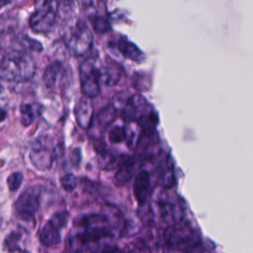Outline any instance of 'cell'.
<instances>
[{"mask_svg": "<svg viewBox=\"0 0 253 253\" xmlns=\"http://www.w3.org/2000/svg\"><path fill=\"white\" fill-rule=\"evenodd\" d=\"M109 140L112 143H120L126 140V128L120 126H113L109 131Z\"/></svg>", "mask_w": 253, "mask_h": 253, "instance_id": "cell-21", "label": "cell"}, {"mask_svg": "<svg viewBox=\"0 0 253 253\" xmlns=\"http://www.w3.org/2000/svg\"><path fill=\"white\" fill-rule=\"evenodd\" d=\"M40 207V187L27 188L15 203L16 214L24 220H32Z\"/></svg>", "mask_w": 253, "mask_h": 253, "instance_id": "cell-6", "label": "cell"}, {"mask_svg": "<svg viewBox=\"0 0 253 253\" xmlns=\"http://www.w3.org/2000/svg\"><path fill=\"white\" fill-rule=\"evenodd\" d=\"M23 174L21 172H14L12 173L8 178H7V185L8 188L11 192L17 191L20 186L22 185V181H23Z\"/></svg>", "mask_w": 253, "mask_h": 253, "instance_id": "cell-22", "label": "cell"}, {"mask_svg": "<svg viewBox=\"0 0 253 253\" xmlns=\"http://www.w3.org/2000/svg\"><path fill=\"white\" fill-rule=\"evenodd\" d=\"M63 67L60 62H52L49 64L43 73V82L47 87H53L59 75L62 73Z\"/></svg>", "mask_w": 253, "mask_h": 253, "instance_id": "cell-18", "label": "cell"}, {"mask_svg": "<svg viewBox=\"0 0 253 253\" xmlns=\"http://www.w3.org/2000/svg\"><path fill=\"white\" fill-rule=\"evenodd\" d=\"M57 4L54 1L41 2L30 18V27L36 33L49 32L56 19Z\"/></svg>", "mask_w": 253, "mask_h": 253, "instance_id": "cell-4", "label": "cell"}, {"mask_svg": "<svg viewBox=\"0 0 253 253\" xmlns=\"http://www.w3.org/2000/svg\"><path fill=\"white\" fill-rule=\"evenodd\" d=\"M100 253H123V252L118 246L109 245V246H106L104 249H102Z\"/></svg>", "mask_w": 253, "mask_h": 253, "instance_id": "cell-27", "label": "cell"}, {"mask_svg": "<svg viewBox=\"0 0 253 253\" xmlns=\"http://www.w3.org/2000/svg\"><path fill=\"white\" fill-rule=\"evenodd\" d=\"M117 48L125 57L132 61L139 63L145 59L144 53L138 48V46L125 37H122L118 41Z\"/></svg>", "mask_w": 253, "mask_h": 253, "instance_id": "cell-12", "label": "cell"}, {"mask_svg": "<svg viewBox=\"0 0 253 253\" xmlns=\"http://www.w3.org/2000/svg\"><path fill=\"white\" fill-rule=\"evenodd\" d=\"M60 183L65 191L71 192L77 186V178L73 174H66L60 178Z\"/></svg>", "mask_w": 253, "mask_h": 253, "instance_id": "cell-23", "label": "cell"}, {"mask_svg": "<svg viewBox=\"0 0 253 253\" xmlns=\"http://www.w3.org/2000/svg\"><path fill=\"white\" fill-rule=\"evenodd\" d=\"M62 38L68 49L76 56L87 55L93 48V35L86 23L80 19L65 26Z\"/></svg>", "mask_w": 253, "mask_h": 253, "instance_id": "cell-3", "label": "cell"}, {"mask_svg": "<svg viewBox=\"0 0 253 253\" xmlns=\"http://www.w3.org/2000/svg\"><path fill=\"white\" fill-rule=\"evenodd\" d=\"M165 242L168 253H192L199 246L201 238L190 223L182 220L167 228Z\"/></svg>", "mask_w": 253, "mask_h": 253, "instance_id": "cell-2", "label": "cell"}, {"mask_svg": "<svg viewBox=\"0 0 253 253\" xmlns=\"http://www.w3.org/2000/svg\"><path fill=\"white\" fill-rule=\"evenodd\" d=\"M158 123V116L155 111L149 110L139 121V126L145 135H151L156 128Z\"/></svg>", "mask_w": 253, "mask_h": 253, "instance_id": "cell-17", "label": "cell"}, {"mask_svg": "<svg viewBox=\"0 0 253 253\" xmlns=\"http://www.w3.org/2000/svg\"><path fill=\"white\" fill-rule=\"evenodd\" d=\"M30 157L36 168L40 170H45L51 166L55 158V150L54 148L49 147L45 141H42L39 138L31 150Z\"/></svg>", "mask_w": 253, "mask_h": 253, "instance_id": "cell-8", "label": "cell"}, {"mask_svg": "<svg viewBox=\"0 0 253 253\" xmlns=\"http://www.w3.org/2000/svg\"><path fill=\"white\" fill-rule=\"evenodd\" d=\"M36 70L33 58L23 50L8 52L0 63V79L6 81H24L31 79Z\"/></svg>", "mask_w": 253, "mask_h": 253, "instance_id": "cell-1", "label": "cell"}, {"mask_svg": "<svg viewBox=\"0 0 253 253\" xmlns=\"http://www.w3.org/2000/svg\"><path fill=\"white\" fill-rule=\"evenodd\" d=\"M70 158L74 160V164H78L80 162V151L79 149H74L73 152L70 154Z\"/></svg>", "mask_w": 253, "mask_h": 253, "instance_id": "cell-28", "label": "cell"}, {"mask_svg": "<svg viewBox=\"0 0 253 253\" xmlns=\"http://www.w3.org/2000/svg\"><path fill=\"white\" fill-rule=\"evenodd\" d=\"M134 171V161L127 158L120 162L115 175V181L118 185H124L130 180Z\"/></svg>", "mask_w": 253, "mask_h": 253, "instance_id": "cell-15", "label": "cell"}, {"mask_svg": "<svg viewBox=\"0 0 253 253\" xmlns=\"http://www.w3.org/2000/svg\"><path fill=\"white\" fill-rule=\"evenodd\" d=\"M98 152V163L101 169L103 170H113L115 167L119 166L120 162L115 153H113L111 150L105 148V147H100L97 150Z\"/></svg>", "mask_w": 253, "mask_h": 253, "instance_id": "cell-16", "label": "cell"}, {"mask_svg": "<svg viewBox=\"0 0 253 253\" xmlns=\"http://www.w3.org/2000/svg\"><path fill=\"white\" fill-rule=\"evenodd\" d=\"M126 128V141L128 147H134L137 141V134L136 131L133 130L131 127H125Z\"/></svg>", "mask_w": 253, "mask_h": 253, "instance_id": "cell-26", "label": "cell"}, {"mask_svg": "<svg viewBox=\"0 0 253 253\" xmlns=\"http://www.w3.org/2000/svg\"><path fill=\"white\" fill-rule=\"evenodd\" d=\"M24 234L18 229L2 235L0 231V253H30L23 245Z\"/></svg>", "mask_w": 253, "mask_h": 253, "instance_id": "cell-9", "label": "cell"}, {"mask_svg": "<svg viewBox=\"0 0 253 253\" xmlns=\"http://www.w3.org/2000/svg\"><path fill=\"white\" fill-rule=\"evenodd\" d=\"M74 114L78 125L82 128H89L94 116V109L90 99L87 97L81 98L76 104Z\"/></svg>", "mask_w": 253, "mask_h": 253, "instance_id": "cell-10", "label": "cell"}, {"mask_svg": "<svg viewBox=\"0 0 253 253\" xmlns=\"http://www.w3.org/2000/svg\"><path fill=\"white\" fill-rule=\"evenodd\" d=\"M162 184L166 189H171L173 186H175L176 179H175L172 165H168V169L164 171L162 175Z\"/></svg>", "mask_w": 253, "mask_h": 253, "instance_id": "cell-24", "label": "cell"}, {"mask_svg": "<svg viewBox=\"0 0 253 253\" xmlns=\"http://www.w3.org/2000/svg\"><path fill=\"white\" fill-rule=\"evenodd\" d=\"M6 116L7 113L3 109H0V122H3L6 119Z\"/></svg>", "mask_w": 253, "mask_h": 253, "instance_id": "cell-29", "label": "cell"}, {"mask_svg": "<svg viewBox=\"0 0 253 253\" xmlns=\"http://www.w3.org/2000/svg\"><path fill=\"white\" fill-rule=\"evenodd\" d=\"M8 3H9V2H7V1H3V2L0 1V7H2L3 5H6V4H8Z\"/></svg>", "mask_w": 253, "mask_h": 253, "instance_id": "cell-30", "label": "cell"}, {"mask_svg": "<svg viewBox=\"0 0 253 253\" xmlns=\"http://www.w3.org/2000/svg\"><path fill=\"white\" fill-rule=\"evenodd\" d=\"M149 110L150 107L146 99L140 94H135L127 99L121 113L126 122L133 123L138 122Z\"/></svg>", "mask_w": 253, "mask_h": 253, "instance_id": "cell-7", "label": "cell"}, {"mask_svg": "<svg viewBox=\"0 0 253 253\" xmlns=\"http://www.w3.org/2000/svg\"><path fill=\"white\" fill-rule=\"evenodd\" d=\"M20 113H21V123L25 126H30L34 122L36 117V111L32 104H22L20 107Z\"/></svg>", "mask_w": 253, "mask_h": 253, "instance_id": "cell-20", "label": "cell"}, {"mask_svg": "<svg viewBox=\"0 0 253 253\" xmlns=\"http://www.w3.org/2000/svg\"><path fill=\"white\" fill-rule=\"evenodd\" d=\"M2 58H3V57L1 56V50H0V63H1V61H2Z\"/></svg>", "mask_w": 253, "mask_h": 253, "instance_id": "cell-31", "label": "cell"}, {"mask_svg": "<svg viewBox=\"0 0 253 253\" xmlns=\"http://www.w3.org/2000/svg\"><path fill=\"white\" fill-rule=\"evenodd\" d=\"M117 118V110L113 107V105H108L100 110L97 115L98 123L101 126L106 127L110 126Z\"/></svg>", "mask_w": 253, "mask_h": 253, "instance_id": "cell-19", "label": "cell"}, {"mask_svg": "<svg viewBox=\"0 0 253 253\" xmlns=\"http://www.w3.org/2000/svg\"><path fill=\"white\" fill-rule=\"evenodd\" d=\"M121 75L122 68L114 61L106 63L102 68H100L101 79L108 86L116 85L119 82Z\"/></svg>", "mask_w": 253, "mask_h": 253, "instance_id": "cell-14", "label": "cell"}, {"mask_svg": "<svg viewBox=\"0 0 253 253\" xmlns=\"http://www.w3.org/2000/svg\"><path fill=\"white\" fill-rule=\"evenodd\" d=\"M81 90L85 97L95 98L100 94V69L91 59H87L79 66Z\"/></svg>", "mask_w": 253, "mask_h": 253, "instance_id": "cell-5", "label": "cell"}, {"mask_svg": "<svg viewBox=\"0 0 253 253\" xmlns=\"http://www.w3.org/2000/svg\"><path fill=\"white\" fill-rule=\"evenodd\" d=\"M59 226L50 219L47 221L41 229L39 237L40 241L44 246H53L56 245L60 241V233Z\"/></svg>", "mask_w": 253, "mask_h": 253, "instance_id": "cell-13", "label": "cell"}, {"mask_svg": "<svg viewBox=\"0 0 253 253\" xmlns=\"http://www.w3.org/2000/svg\"><path fill=\"white\" fill-rule=\"evenodd\" d=\"M133 194L138 204L143 205L150 194V177L146 171L139 172L133 182Z\"/></svg>", "mask_w": 253, "mask_h": 253, "instance_id": "cell-11", "label": "cell"}, {"mask_svg": "<svg viewBox=\"0 0 253 253\" xmlns=\"http://www.w3.org/2000/svg\"><path fill=\"white\" fill-rule=\"evenodd\" d=\"M201 253H211V252H209V251H202Z\"/></svg>", "mask_w": 253, "mask_h": 253, "instance_id": "cell-32", "label": "cell"}, {"mask_svg": "<svg viewBox=\"0 0 253 253\" xmlns=\"http://www.w3.org/2000/svg\"><path fill=\"white\" fill-rule=\"evenodd\" d=\"M21 42H22L23 45L26 46V48H28V49H30V50L40 51V50L42 49V44H41L39 42H37V41H35V40H33V39L29 38V37H24V38L21 40Z\"/></svg>", "mask_w": 253, "mask_h": 253, "instance_id": "cell-25", "label": "cell"}]
</instances>
